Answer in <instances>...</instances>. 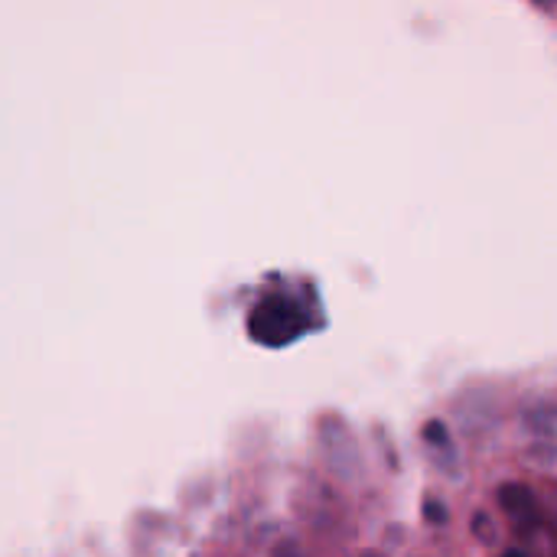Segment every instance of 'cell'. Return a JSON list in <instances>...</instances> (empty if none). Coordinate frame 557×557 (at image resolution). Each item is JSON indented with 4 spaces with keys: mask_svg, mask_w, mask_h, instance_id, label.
<instances>
[{
    "mask_svg": "<svg viewBox=\"0 0 557 557\" xmlns=\"http://www.w3.org/2000/svg\"><path fill=\"white\" fill-rule=\"evenodd\" d=\"M300 330V320H297V310L281 300V297H271L264 304L255 307V317H251V333L261 336L264 343H284L287 336H294Z\"/></svg>",
    "mask_w": 557,
    "mask_h": 557,
    "instance_id": "obj_1",
    "label": "cell"
},
{
    "mask_svg": "<svg viewBox=\"0 0 557 557\" xmlns=\"http://www.w3.org/2000/svg\"><path fill=\"white\" fill-rule=\"evenodd\" d=\"M506 557H522V555H506Z\"/></svg>",
    "mask_w": 557,
    "mask_h": 557,
    "instance_id": "obj_2",
    "label": "cell"
}]
</instances>
